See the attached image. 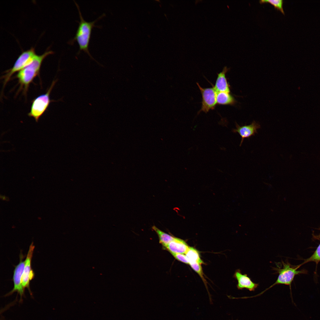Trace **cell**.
I'll list each match as a JSON object with an SVG mask.
<instances>
[{"label": "cell", "instance_id": "10", "mask_svg": "<svg viewBox=\"0 0 320 320\" xmlns=\"http://www.w3.org/2000/svg\"><path fill=\"white\" fill-rule=\"evenodd\" d=\"M234 277L237 280V287L239 289L245 288L250 291H254L257 288L259 284L253 282L247 274H242L240 269L234 273Z\"/></svg>", "mask_w": 320, "mask_h": 320}, {"label": "cell", "instance_id": "8", "mask_svg": "<svg viewBox=\"0 0 320 320\" xmlns=\"http://www.w3.org/2000/svg\"><path fill=\"white\" fill-rule=\"evenodd\" d=\"M35 246L33 242L30 245L28 252L26 258L25 260L24 269L22 277L21 283L22 286L25 289L26 287L28 289L29 293L31 295L29 286L30 281L33 278L34 273L31 268V261Z\"/></svg>", "mask_w": 320, "mask_h": 320}, {"label": "cell", "instance_id": "13", "mask_svg": "<svg viewBox=\"0 0 320 320\" xmlns=\"http://www.w3.org/2000/svg\"><path fill=\"white\" fill-rule=\"evenodd\" d=\"M229 93L226 92H217V103L223 105L234 104L235 102V100Z\"/></svg>", "mask_w": 320, "mask_h": 320}, {"label": "cell", "instance_id": "4", "mask_svg": "<svg viewBox=\"0 0 320 320\" xmlns=\"http://www.w3.org/2000/svg\"><path fill=\"white\" fill-rule=\"evenodd\" d=\"M36 55L34 49L33 48L23 52L20 55L13 67L6 71L5 74L2 77L3 79V89L12 75L30 64Z\"/></svg>", "mask_w": 320, "mask_h": 320}, {"label": "cell", "instance_id": "14", "mask_svg": "<svg viewBox=\"0 0 320 320\" xmlns=\"http://www.w3.org/2000/svg\"><path fill=\"white\" fill-rule=\"evenodd\" d=\"M152 228L157 234L159 242L164 247L175 238V237L163 232L154 225Z\"/></svg>", "mask_w": 320, "mask_h": 320}, {"label": "cell", "instance_id": "7", "mask_svg": "<svg viewBox=\"0 0 320 320\" xmlns=\"http://www.w3.org/2000/svg\"><path fill=\"white\" fill-rule=\"evenodd\" d=\"M202 96V106L201 111L207 113L213 109L217 103V92L214 87L204 88L197 83Z\"/></svg>", "mask_w": 320, "mask_h": 320}, {"label": "cell", "instance_id": "9", "mask_svg": "<svg viewBox=\"0 0 320 320\" xmlns=\"http://www.w3.org/2000/svg\"><path fill=\"white\" fill-rule=\"evenodd\" d=\"M236 129H233L232 132H238L241 138L240 146L241 145L245 138H249L257 133V129L260 128V124L254 121L250 124L240 126L236 123Z\"/></svg>", "mask_w": 320, "mask_h": 320}, {"label": "cell", "instance_id": "3", "mask_svg": "<svg viewBox=\"0 0 320 320\" xmlns=\"http://www.w3.org/2000/svg\"><path fill=\"white\" fill-rule=\"evenodd\" d=\"M281 263L283 265L282 268L277 265V267L274 268V270L279 274L277 279L275 282L260 293L253 296V297L261 295L267 290L276 285H288L290 286V288L291 283L295 276L303 272L302 271H297V269L300 265L295 267L287 262L285 263L283 261Z\"/></svg>", "mask_w": 320, "mask_h": 320}, {"label": "cell", "instance_id": "15", "mask_svg": "<svg viewBox=\"0 0 320 320\" xmlns=\"http://www.w3.org/2000/svg\"><path fill=\"white\" fill-rule=\"evenodd\" d=\"M185 254L189 263L196 262L200 264L203 263V262L200 257L199 252L194 248L189 247Z\"/></svg>", "mask_w": 320, "mask_h": 320}, {"label": "cell", "instance_id": "1", "mask_svg": "<svg viewBox=\"0 0 320 320\" xmlns=\"http://www.w3.org/2000/svg\"><path fill=\"white\" fill-rule=\"evenodd\" d=\"M73 1L79 11L80 21L78 22L79 25L76 35L70 41L69 43L73 45L75 42L76 41L79 46V50L77 54H79L81 51H83L86 53L91 58L94 60L89 50V44L92 31L94 27L100 28V26L95 25V23L98 20L104 17L105 14H103L94 21L91 22H87L83 18L79 5L75 1Z\"/></svg>", "mask_w": 320, "mask_h": 320}, {"label": "cell", "instance_id": "19", "mask_svg": "<svg viewBox=\"0 0 320 320\" xmlns=\"http://www.w3.org/2000/svg\"><path fill=\"white\" fill-rule=\"evenodd\" d=\"M177 260L184 263L189 264L188 260L186 256L183 254L171 253Z\"/></svg>", "mask_w": 320, "mask_h": 320}, {"label": "cell", "instance_id": "11", "mask_svg": "<svg viewBox=\"0 0 320 320\" xmlns=\"http://www.w3.org/2000/svg\"><path fill=\"white\" fill-rule=\"evenodd\" d=\"M171 253H185L189 247L183 240L175 237L165 247Z\"/></svg>", "mask_w": 320, "mask_h": 320}, {"label": "cell", "instance_id": "5", "mask_svg": "<svg viewBox=\"0 0 320 320\" xmlns=\"http://www.w3.org/2000/svg\"><path fill=\"white\" fill-rule=\"evenodd\" d=\"M55 83V81H53L45 93L38 96L32 102L31 110L28 115L33 117L37 122L49 105L50 102V94Z\"/></svg>", "mask_w": 320, "mask_h": 320}, {"label": "cell", "instance_id": "17", "mask_svg": "<svg viewBox=\"0 0 320 320\" xmlns=\"http://www.w3.org/2000/svg\"><path fill=\"white\" fill-rule=\"evenodd\" d=\"M311 261L314 262L316 263L320 261V244L313 255L305 260L303 263H306Z\"/></svg>", "mask_w": 320, "mask_h": 320}, {"label": "cell", "instance_id": "21", "mask_svg": "<svg viewBox=\"0 0 320 320\" xmlns=\"http://www.w3.org/2000/svg\"><path fill=\"white\" fill-rule=\"evenodd\" d=\"M319 237L320 238V235H319Z\"/></svg>", "mask_w": 320, "mask_h": 320}, {"label": "cell", "instance_id": "18", "mask_svg": "<svg viewBox=\"0 0 320 320\" xmlns=\"http://www.w3.org/2000/svg\"><path fill=\"white\" fill-rule=\"evenodd\" d=\"M189 264L192 268L203 279V273L201 264L196 262H190L189 263Z\"/></svg>", "mask_w": 320, "mask_h": 320}, {"label": "cell", "instance_id": "2", "mask_svg": "<svg viewBox=\"0 0 320 320\" xmlns=\"http://www.w3.org/2000/svg\"><path fill=\"white\" fill-rule=\"evenodd\" d=\"M52 51H47L43 54L36 55L32 62L19 71L17 74L20 88L26 94L29 84L39 73L42 63L46 57L53 54Z\"/></svg>", "mask_w": 320, "mask_h": 320}, {"label": "cell", "instance_id": "12", "mask_svg": "<svg viewBox=\"0 0 320 320\" xmlns=\"http://www.w3.org/2000/svg\"><path fill=\"white\" fill-rule=\"evenodd\" d=\"M228 69L225 66L223 71L218 74L215 84L214 87L217 92H226L230 93V90L226 78L225 74Z\"/></svg>", "mask_w": 320, "mask_h": 320}, {"label": "cell", "instance_id": "6", "mask_svg": "<svg viewBox=\"0 0 320 320\" xmlns=\"http://www.w3.org/2000/svg\"><path fill=\"white\" fill-rule=\"evenodd\" d=\"M24 256L23 255L22 252L20 255V262L19 264L15 267L14 271L13 280L14 282V287L13 289L9 292L6 294L4 296H8L15 292H17L20 296V302L22 301V297L24 295V289L23 287L22 283V277L23 273L25 261H23Z\"/></svg>", "mask_w": 320, "mask_h": 320}, {"label": "cell", "instance_id": "16", "mask_svg": "<svg viewBox=\"0 0 320 320\" xmlns=\"http://www.w3.org/2000/svg\"><path fill=\"white\" fill-rule=\"evenodd\" d=\"M260 4L269 3L273 6L275 9L280 11L285 15L283 8V1L282 0H262L259 1Z\"/></svg>", "mask_w": 320, "mask_h": 320}, {"label": "cell", "instance_id": "20", "mask_svg": "<svg viewBox=\"0 0 320 320\" xmlns=\"http://www.w3.org/2000/svg\"><path fill=\"white\" fill-rule=\"evenodd\" d=\"M0 198L3 200L8 201L9 200L8 197H6L5 196H2L1 195H0Z\"/></svg>", "mask_w": 320, "mask_h": 320}]
</instances>
